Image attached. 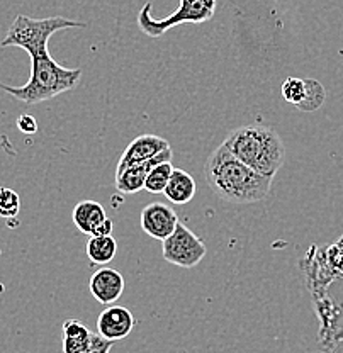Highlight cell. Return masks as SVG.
Listing matches in <instances>:
<instances>
[{
	"mask_svg": "<svg viewBox=\"0 0 343 353\" xmlns=\"http://www.w3.org/2000/svg\"><path fill=\"white\" fill-rule=\"evenodd\" d=\"M170 148V143L165 138L157 134H141L136 136L131 143L124 150L123 157L117 161L116 174L123 172L124 168L131 167V165L141 163V161L151 160V158L158 157L161 152Z\"/></svg>",
	"mask_w": 343,
	"mask_h": 353,
	"instance_id": "9",
	"label": "cell"
},
{
	"mask_svg": "<svg viewBox=\"0 0 343 353\" xmlns=\"http://www.w3.org/2000/svg\"><path fill=\"white\" fill-rule=\"evenodd\" d=\"M31 58V77L22 87H9L0 83V88L24 104L35 105L50 101L63 92L79 85L82 79L80 68H65L51 58L50 51L41 50L29 54Z\"/></svg>",
	"mask_w": 343,
	"mask_h": 353,
	"instance_id": "3",
	"label": "cell"
},
{
	"mask_svg": "<svg viewBox=\"0 0 343 353\" xmlns=\"http://www.w3.org/2000/svg\"><path fill=\"white\" fill-rule=\"evenodd\" d=\"M72 28H86V22L72 21L60 16L32 19V17L19 14L10 24L6 38L0 41V44H2V48L17 46L28 54H31L35 51L48 50V41L55 32Z\"/></svg>",
	"mask_w": 343,
	"mask_h": 353,
	"instance_id": "4",
	"label": "cell"
},
{
	"mask_svg": "<svg viewBox=\"0 0 343 353\" xmlns=\"http://www.w3.org/2000/svg\"><path fill=\"white\" fill-rule=\"evenodd\" d=\"M195 192H197V185H195L194 176L182 168H173L167 189L164 190V196L172 204L184 205L193 201Z\"/></svg>",
	"mask_w": 343,
	"mask_h": 353,
	"instance_id": "14",
	"label": "cell"
},
{
	"mask_svg": "<svg viewBox=\"0 0 343 353\" xmlns=\"http://www.w3.org/2000/svg\"><path fill=\"white\" fill-rule=\"evenodd\" d=\"M110 345L77 319L63 323V353H108Z\"/></svg>",
	"mask_w": 343,
	"mask_h": 353,
	"instance_id": "7",
	"label": "cell"
},
{
	"mask_svg": "<svg viewBox=\"0 0 343 353\" xmlns=\"http://www.w3.org/2000/svg\"><path fill=\"white\" fill-rule=\"evenodd\" d=\"M117 253V241L112 236H90L87 241V256L92 263L106 265L112 262Z\"/></svg>",
	"mask_w": 343,
	"mask_h": 353,
	"instance_id": "15",
	"label": "cell"
},
{
	"mask_svg": "<svg viewBox=\"0 0 343 353\" xmlns=\"http://www.w3.org/2000/svg\"><path fill=\"white\" fill-rule=\"evenodd\" d=\"M216 12V0H180V6L175 12L165 19H153L151 17V2L145 3L138 14V26L141 32L150 38H160L168 29L175 28L177 24L193 22L201 24L213 19Z\"/></svg>",
	"mask_w": 343,
	"mask_h": 353,
	"instance_id": "5",
	"label": "cell"
},
{
	"mask_svg": "<svg viewBox=\"0 0 343 353\" xmlns=\"http://www.w3.org/2000/svg\"><path fill=\"white\" fill-rule=\"evenodd\" d=\"M223 145L239 161L268 179L277 175L286 160V148L280 136L264 124L236 128L228 134Z\"/></svg>",
	"mask_w": 343,
	"mask_h": 353,
	"instance_id": "2",
	"label": "cell"
},
{
	"mask_svg": "<svg viewBox=\"0 0 343 353\" xmlns=\"http://www.w3.org/2000/svg\"><path fill=\"white\" fill-rule=\"evenodd\" d=\"M21 211V197L16 190L2 187L0 189V218L14 219Z\"/></svg>",
	"mask_w": 343,
	"mask_h": 353,
	"instance_id": "18",
	"label": "cell"
},
{
	"mask_svg": "<svg viewBox=\"0 0 343 353\" xmlns=\"http://www.w3.org/2000/svg\"><path fill=\"white\" fill-rule=\"evenodd\" d=\"M72 219L80 233L94 236L95 230L108 219V216L104 205L99 204L97 201H82L73 208Z\"/></svg>",
	"mask_w": 343,
	"mask_h": 353,
	"instance_id": "13",
	"label": "cell"
},
{
	"mask_svg": "<svg viewBox=\"0 0 343 353\" xmlns=\"http://www.w3.org/2000/svg\"><path fill=\"white\" fill-rule=\"evenodd\" d=\"M206 182L221 201L230 204H255L271 196L272 180L257 174L221 145L209 154L204 167Z\"/></svg>",
	"mask_w": 343,
	"mask_h": 353,
	"instance_id": "1",
	"label": "cell"
},
{
	"mask_svg": "<svg viewBox=\"0 0 343 353\" xmlns=\"http://www.w3.org/2000/svg\"><path fill=\"white\" fill-rule=\"evenodd\" d=\"M280 94H282L284 101L297 108L306 97V80L289 77V79L284 80L282 87H280Z\"/></svg>",
	"mask_w": 343,
	"mask_h": 353,
	"instance_id": "17",
	"label": "cell"
},
{
	"mask_svg": "<svg viewBox=\"0 0 343 353\" xmlns=\"http://www.w3.org/2000/svg\"><path fill=\"white\" fill-rule=\"evenodd\" d=\"M112 228H114L112 221L108 218L104 223L101 224V226L97 228V230H95L94 236H110V233H112Z\"/></svg>",
	"mask_w": 343,
	"mask_h": 353,
	"instance_id": "21",
	"label": "cell"
},
{
	"mask_svg": "<svg viewBox=\"0 0 343 353\" xmlns=\"http://www.w3.org/2000/svg\"><path fill=\"white\" fill-rule=\"evenodd\" d=\"M16 124L17 130L24 132V134H35V132L38 131V123H36L35 117L29 116V114H22V116L17 117Z\"/></svg>",
	"mask_w": 343,
	"mask_h": 353,
	"instance_id": "20",
	"label": "cell"
},
{
	"mask_svg": "<svg viewBox=\"0 0 343 353\" xmlns=\"http://www.w3.org/2000/svg\"><path fill=\"white\" fill-rule=\"evenodd\" d=\"M324 102V88L316 80H306V97L297 105L301 110H316Z\"/></svg>",
	"mask_w": 343,
	"mask_h": 353,
	"instance_id": "19",
	"label": "cell"
},
{
	"mask_svg": "<svg viewBox=\"0 0 343 353\" xmlns=\"http://www.w3.org/2000/svg\"><path fill=\"white\" fill-rule=\"evenodd\" d=\"M135 328V316L123 306H109L99 314L97 333L108 341L124 340Z\"/></svg>",
	"mask_w": 343,
	"mask_h": 353,
	"instance_id": "11",
	"label": "cell"
},
{
	"mask_svg": "<svg viewBox=\"0 0 343 353\" xmlns=\"http://www.w3.org/2000/svg\"><path fill=\"white\" fill-rule=\"evenodd\" d=\"M139 224L148 236L164 241L175 231L179 218L172 205L164 204V202H151L146 208H143Z\"/></svg>",
	"mask_w": 343,
	"mask_h": 353,
	"instance_id": "8",
	"label": "cell"
},
{
	"mask_svg": "<svg viewBox=\"0 0 343 353\" xmlns=\"http://www.w3.org/2000/svg\"><path fill=\"white\" fill-rule=\"evenodd\" d=\"M172 146L167 148L165 152H161L158 157L151 158V160L141 161V163L131 165V167L124 168L123 172L116 174V189L121 194H136L139 190L145 189V180L151 168L157 167V165L165 163V161H172Z\"/></svg>",
	"mask_w": 343,
	"mask_h": 353,
	"instance_id": "10",
	"label": "cell"
},
{
	"mask_svg": "<svg viewBox=\"0 0 343 353\" xmlns=\"http://www.w3.org/2000/svg\"><path fill=\"white\" fill-rule=\"evenodd\" d=\"M88 289L97 303L109 306L114 304L124 292V279L121 272L114 268L102 267L92 274L88 281Z\"/></svg>",
	"mask_w": 343,
	"mask_h": 353,
	"instance_id": "12",
	"label": "cell"
},
{
	"mask_svg": "<svg viewBox=\"0 0 343 353\" xmlns=\"http://www.w3.org/2000/svg\"><path fill=\"white\" fill-rule=\"evenodd\" d=\"M173 172L172 161H165V163L157 165V167L151 168V172L145 180V190L150 194H164V190L167 189L168 180Z\"/></svg>",
	"mask_w": 343,
	"mask_h": 353,
	"instance_id": "16",
	"label": "cell"
},
{
	"mask_svg": "<svg viewBox=\"0 0 343 353\" xmlns=\"http://www.w3.org/2000/svg\"><path fill=\"white\" fill-rule=\"evenodd\" d=\"M161 253L165 262L182 268H194L202 262L208 248L197 234H194L186 224L179 221L175 231L167 240L161 241Z\"/></svg>",
	"mask_w": 343,
	"mask_h": 353,
	"instance_id": "6",
	"label": "cell"
}]
</instances>
